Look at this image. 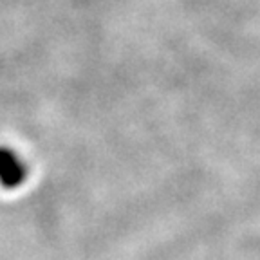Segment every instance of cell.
<instances>
[{
	"label": "cell",
	"mask_w": 260,
	"mask_h": 260,
	"mask_svg": "<svg viewBox=\"0 0 260 260\" xmlns=\"http://www.w3.org/2000/svg\"><path fill=\"white\" fill-rule=\"evenodd\" d=\"M27 179V165L11 148L0 146V184L6 190L22 186Z\"/></svg>",
	"instance_id": "6da1fadb"
}]
</instances>
